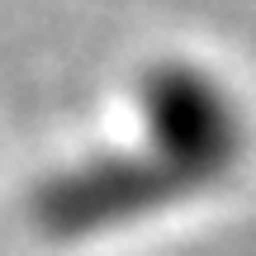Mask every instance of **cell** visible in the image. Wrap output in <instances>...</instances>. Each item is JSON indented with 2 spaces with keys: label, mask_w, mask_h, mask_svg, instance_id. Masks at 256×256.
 Masks as SVG:
<instances>
[{
  "label": "cell",
  "mask_w": 256,
  "mask_h": 256,
  "mask_svg": "<svg viewBox=\"0 0 256 256\" xmlns=\"http://www.w3.org/2000/svg\"><path fill=\"white\" fill-rule=\"evenodd\" d=\"M138 142L194 190H209L247 156V110L214 66L190 57L152 62L138 76Z\"/></svg>",
  "instance_id": "cell-1"
}]
</instances>
